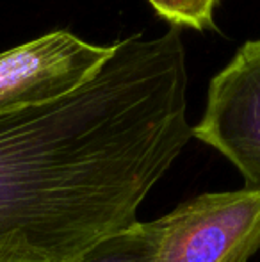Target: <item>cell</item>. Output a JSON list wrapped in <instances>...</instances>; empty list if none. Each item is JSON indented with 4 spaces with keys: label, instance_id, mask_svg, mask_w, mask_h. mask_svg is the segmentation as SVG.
<instances>
[{
    "label": "cell",
    "instance_id": "6da1fadb",
    "mask_svg": "<svg viewBox=\"0 0 260 262\" xmlns=\"http://www.w3.org/2000/svg\"><path fill=\"white\" fill-rule=\"evenodd\" d=\"M178 27L120 39L93 77L0 116V253L69 262L135 223L193 138Z\"/></svg>",
    "mask_w": 260,
    "mask_h": 262
},
{
    "label": "cell",
    "instance_id": "7a4b0ae2",
    "mask_svg": "<svg viewBox=\"0 0 260 262\" xmlns=\"http://www.w3.org/2000/svg\"><path fill=\"white\" fill-rule=\"evenodd\" d=\"M157 221V262H248L260 250V189L200 194Z\"/></svg>",
    "mask_w": 260,
    "mask_h": 262
},
{
    "label": "cell",
    "instance_id": "3957f363",
    "mask_svg": "<svg viewBox=\"0 0 260 262\" xmlns=\"http://www.w3.org/2000/svg\"><path fill=\"white\" fill-rule=\"evenodd\" d=\"M193 138L218 150L250 186L260 187V38L244 43L210 80Z\"/></svg>",
    "mask_w": 260,
    "mask_h": 262
},
{
    "label": "cell",
    "instance_id": "277c9868",
    "mask_svg": "<svg viewBox=\"0 0 260 262\" xmlns=\"http://www.w3.org/2000/svg\"><path fill=\"white\" fill-rule=\"evenodd\" d=\"M68 31H54L0 52V116L77 90L111 55Z\"/></svg>",
    "mask_w": 260,
    "mask_h": 262
},
{
    "label": "cell",
    "instance_id": "5b68a950",
    "mask_svg": "<svg viewBox=\"0 0 260 262\" xmlns=\"http://www.w3.org/2000/svg\"><path fill=\"white\" fill-rule=\"evenodd\" d=\"M159 243V221H135L104 235L69 262H157Z\"/></svg>",
    "mask_w": 260,
    "mask_h": 262
},
{
    "label": "cell",
    "instance_id": "8992f818",
    "mask_svg": "<svg viewBox=\"0 0 260 262\" xmlns=\"http://www.w3.org/2000/svg\"><path fill=\"white\" fill-rule=\"evenodd\" d=\"M159 16L173 27L205 31L214 27V13L221 0H148Z\"/></svg>",
    "mask_w": 260,
    "mask_h": 262
},
{
    "label": "cell",
    "instance_id": "52a82bcc",
    "mask_svg": "<svg viewBox=\"0 0 260 262\" xmlns=\"http://www.w3.org/2000/svg\"><path fill=\"white\" fill-rule=\"evenodd\" d=\"M0 262H34V260H27V259H20V257H13V255H6V253H0Z\"/></svg>",
    "mask_w": 260,
    "mask_h": 262
}]
</instances>
